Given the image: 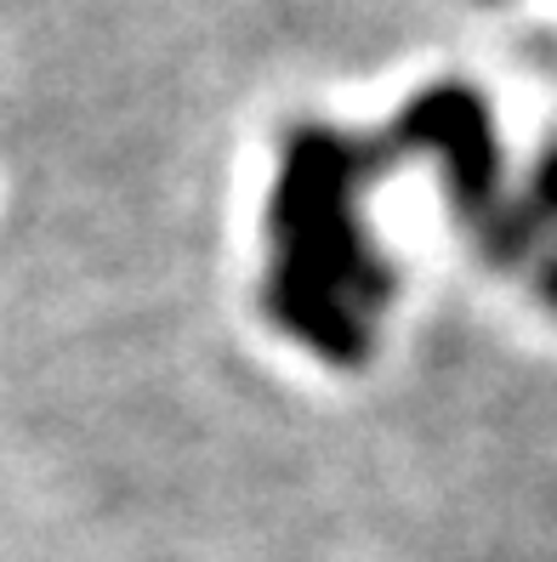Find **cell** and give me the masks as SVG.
<instances>
[{
	"label": "cell",
	"instance_id": "cell-1",
	"mask_svg": "<svg viewBox=\"0 0 557 562\" xmlns=\"http://www.w3.org/2000/svg\"><path fill=\"white\" fill-rule=\"evenodd\" d=\"M370 171V143H353L331 125H297L274 182V313L336 363L365 352L358 307L381 302L387 290L353 211Z\"/></svg>",
	"mask_w": 557,
	"mask_h": 562
},
{
	"label": "cell",
	"instance_id": "cell-2",
	"mask_svg": "<svg viewBox=\"0 0 557 562\" xmlns=\"http://www.w3.org/2000/svg\"><path fill=\"white\" fill-rule=\"evenodd\" d=\"M399 148H427L438 154L449 193L461 200V211H495V182H501V148L495 125H489V103L472 86H433L399 114L392 131Z\"/></svg>",
	"mask_w": 557,
	"mask_h": 562
},
{
	"label": "cell",
	"instance_id": "cell-3",
	"mask_svg": "<svg viewBox=\"0 0 557 562\" xmlns=\"http://www.w3.org/2000/svg\"><path fill=\"white\" fill-rule=\"evenodd\" d=\"M541 216H557V143L546 148L541 159V171H535V200H530Z\"/></svg>",
	"mask_w": 557,
	"mask_h": 562
},
{
	"label": "cell",
	"instance_id": "cell-4",
	"mask_svg": "<svg viewBox=\"0 0 557 562\" xmlns=\"http://www.w3.org/2000/svg\"><path fill=\"white\" fill-rule=\"evenodd\" d=\"M546 295H552V302H557V261H552V268H546Z\"/></svg>",
	"mask_w": 557,
	"mask_h": 562
}]
</instances>
